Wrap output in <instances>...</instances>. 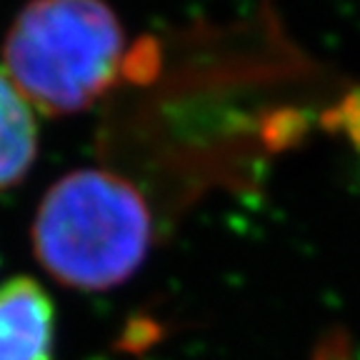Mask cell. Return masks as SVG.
Wrapping results in <instances>:
<instances>
[{
    "label": "cell",
    "instance_id": "obj_4",
    "mask_svg": "<svg viewBox=\"0 0 360 360\" xmlns=\"http://www.w3.org/2000/svg\"><path fill=\"white\" fill-rule=\"evenodd\" d=\"M38 155L33 108L0 68V191L20 183Z\"/></svg>",
    "mask_w": 360,
    "mask_h": 360
},
{
    "label": "cell",
    "instance_id": "obj_1",
    "mask_svg": "<svg viewBox=\"0 0 360 360\" xmlns=\"http://www.w3.org/2000/svg\"><path fill=\"white\" fill-rule=\"evenodd\" d=\"M125 51L105 0H30L6 33L3 73L33 110L70 115L118 83Z\"/></svg>",
    "mask_w": 360,
    "mask_h": 360
},
{
    "label": "cell",
    "instance_id": "obj_2",
    "mask_svg": "<svg viewBox=\"0 0 360 360\" xmlns=\"http://www.w3.org/2000/svg\"><path fill=\"white\" fill-rule=\"evenodd\" d=\"M153 243V215L141 191L110 170L63 175L40 200L33 248L53 278L105 290L141 268Z\"/></svg>",
    "mask_w": 360,
    "mask_h": 360
},
{
    "label": "cell",
    "instance_id": "obj_3",
    "mask_svg": "<svg viewBox=\"0 0 360 360\" xmlns=\"http://www.w3.org/2000/svg\"><path fill=\"white\" fill-rule=\"evenodd\" d=\"M56 310L33 278L0 288V360H53Z\"/></svg>",
    "mask_w": 360,
    "mask_h": 360
},
{
    "label": "cell",
    "instance_id": "obj_5",
    "mask_svg": "<svg viewBox=\"0 0 360 360\" xmlns=\"http://www.w3.org/2000/svg\"><path fill=\"white\" fill-rule=\"evenodd\" d=\"M328 123L343 135L350 143L355 153H358V165H360V88L348 93L343 101L338 103L328 115Z\"/></svg>",
    "mask_w": 360,
    "mask_h": 360
}]
</instances>
